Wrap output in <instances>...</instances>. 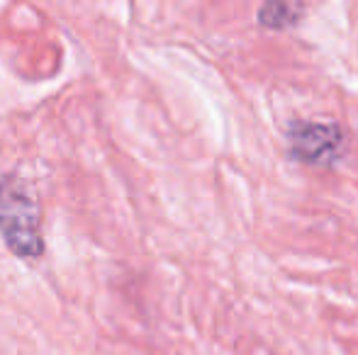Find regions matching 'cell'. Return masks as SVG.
I'll return each instance as SVG.
<instances>
[{
    "instance_id": "1",
    "label": "cell",
    "mask_w": 358,
    "mask_h": 355,
    "mask_svg": "<svg viewBox=\"0 0 358 355\" xmlns=\"http://www.w3.org/2000/svg\"><path fill=\"white\" fill-rule=\"evenodd\" d=\"M0 239L17 258L34 261L44 253L42 207L34 190L17 176L0 180Z\"/></svg>"
},
{
    "instance_id": "2",
    "label": "cell",
    "mask_w": 358,
    "mask_h": 355,
    "mask_svg": "<svg viewBox=\"0 0 358 355\" xmlns=\"http://www.w3.org/2000/svg\"><path fill=\"white\" fill-rule=\"evenodd\" d=\"M290 151L295 158L307 163H317L324 166L331 163L341 153V144H344V134L336 124L324 122H300L290 127Z\"/></svg>"
},
{
    "instance_id": "3",
    "label": "cell",
    "mask_w": 358,
    "mask_h": 355,
    "mask_svg": "<svg viewBox=\"0 0 358 355\" xmlns=\"http://www.w3.org/2000/svg\"><path fill=\"white\" fill-rule=\"evenodd\" d=\"M300 17V3L297 0H266L259 13V22L271 29H285Z\"/></svg>"
}]
</instances>
